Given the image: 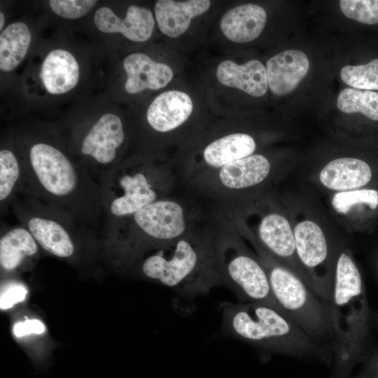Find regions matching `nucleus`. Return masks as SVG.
<instances>
[{
    "label": "nucleus",
    "mask_w": 378,
    "mask_h": 378,
    "mask_svg": "<svg viewBox=\"0 0 378 378\" xmlns=\"http://www.w3.org/2000/svg\"><path fill=\"white\" fill-rule=\"evenodd\" d=\"M105 50L64 26L46 23L13 88L10 118L50 120L102 89Z\"/></svg>",
    "instance_id": "nucleus-1"
},
{
    "label": "nucleus",
    "mask_w": 378,
    "mask_h": 378,
    "mask_svg": "<svg viewBox=\"0 0 378 378\" xmlns=\"http://www.w3.org/2000/svg\"><path fill=\"white\" fill-rule=\"evenodd\" d=\"M6 128L21 156L24 193L58 206L80 223L103 231L99 183L71 154L55 125L32 117L15 118Z\"/></svg>",
    "instance_id": "nucleus-2"
},
{
    "label": "nucleus",
    "mask_w": 378,
    "mask_h": 378,
    "mask_svg": "<svg viewBox=\"0 0 378 378\" xmlns=\"http://www.w3.org/2000/svg\"><path fill=\"white\" fill-rule=\"evenodd\" d=\"M50 121L71 154L99 183L134 153L130 112L102 90L74 103Z\"/></svg>",
    "instance_id": "nucleus-3"
},
{
    "label": "nucleus",
    "mask_w": 378,
    "mask_h": 378,
    "mask_svg": "<svg viewBox=\"0 0 378 378\" xmlns=\"http://www.w3.org/2000/svg\"><path fill=\"white\" fill-rule=\"evenodd\" d=\"M227 219L218 217L175 239L148 247L134 255L139 269L153 279L188 296L223 285L218 244Z\"/></svg>",
    "instance_id": "nucleus-4"
},
{
    "label": "nucleus",
    "mask_w": 378,
    "mask_h": 378,
    "mask_svg": "<svg viewBox=\"0 0 378 378\" xmlns=\"http://www.w3.org/2000/svg\"><path fill=\"white\" fill-rule=\"evenodd\" d=\"M99 185L104 234L144 206L175 192L179 179L171 153H134L103 176Z\"/></svg>",
    "instance_id": "nucleus-5"
},
{
    "label": "nucleus",
    "mask_w": 378,
    "mask_h": 378,
    "mask_svg": "<svg viewBox=\"0 0 378 378\" xmlns=\"http://www.w3.org/2000/svg\"><path fill=\"white\" fill-rule=\"evenodd\" d=\"M286 172L267 155L256 153L180 185L214 212L234 218L273 193Z\"/></svg>",
    "instance_id": "nucleus-6"
},
{
    "label": "nucleus",
    "mask_w": 378,
    "mask_h": 378,
    "mask_svg": "<svg viewBox=\"0 0 378 378\" xmlns=\"http://www.w3.org/2000/svg\"><path fill=\"white\" fill-rule=\"evenodd\" d=\"M333 354L337 365L347 367L371 351L373 314L364 280L352 251L342 244L338 251L330 301Z\"/></svg>",
    "instance_id": "nucleus-7"
},
{
    "label": "nucleus",
    "mask_w": 378,
    "mask_h": 378,
    "mask_svg": "<svg viewBox=\"0 0 378 378\" xmlns=\"http://www.w3.org/2000/svg\"><path fill=\"white\" fill-rule=\"evenodd\" d=\"M218 218L209 206L182 188L118 222L104 234L134 255L169 241Z\"/></svg>",
    "instance_id": "nucleus-8"
},
{
    "label": "nucleus",
    "mask_w": 378,
    "mask_h": 378,
    "mask_svg": "<svg viewBox=\"0 0 378 378\" xmlns=\"http://www.w3.org/2000/svg\"><path fill=\"white\" fill-rule=\"evenodd\" d=\"M224 334L268 352L329 358L332 350L309 337L281 309L259 302L220 304Z\"/></svg>",
    "instance_id": "nucleus-9"
},
{
    "label": "nucleus",
    "mask_w": 378,
    "mask_h": 378,
    "mask_svg": "<svg viewBox=\"0 0 378 378\" xmlns=\"http://www.w3.org/2000/svg\"><path fill=\"white\" fill-rule=\"evenodd\" d=\"M194 107L191 96L178 89L149 97L144 109L130 112L134 153H172L204 130L191 122Z\"/></svg>",
    "instance_id": "nucleus-10"
},
{
    "label": "nucleus",
    "mask_w": 378,
    "mask_h": 378,
    "mask_svg": "<svg viewBox=\"0 0 378 378\" xmlns=\"http://www.w3.org/2000/svg\"><path fill=\"white\" fill-rule=\"evenodd\" d=\"M255 251L282 310L309 337L333 351L334 335L327 304L290 269L262 251Z\"/></svg>",
    "instance_id": "nucleus-11"
},
{
    "label": "nucleus",
    "mask_w": 378,
    "mask_h": 378,
    "mask_svg": "<svg viewBox=\"0 0 378 378\" xmlns=\"http://www.w3.org/2000/svg\"><path fill=\"white\" fill-rule=\"evenodd\" d=\"M244 214H251L257 218L256 223L252 224L234 222L243 237L248 240L255 249L262 251L293 271L314 291L312 281L297 255L289 212L278 202L274 194L264 197L237 216Z\"/></svg>",
    "instance_id": "nucleus-12"
},
{
    "label": "nucleus",
    "mask_w": 378,
    "mask_h": 378,
    "mask_svg": "<svg viewBox=\"0 0 378 378\" xmlns=\"http://www.w3.org/2000/svg\"><path fill=\"white\" fill-rule=\"evenodd\" d=\"M244 239L235 224L227 220L218 244L223 285L233 290L240 302L263 303L282 310L272 295L263 264L248 249Z\"/></svg>",
    "instance_id": "nucleus-13"
},
{
    "label": "nucleus",
    "mask_w": 378,
    "mask_h": 378,
    "mask_svg": "<svg viewBox=\"0 0 378 378\" xmlns=\"http://www.w3.org/2000/svg\"><path fill=\"white\" fill-rule=\"evenodd\" d=\"M10 206L20 224L30 232L38 246L59 258L74 255L78 235L97 232L64 209L24 193H19Z\"/></svg>",
    "instance_id": "nucleus-14"
},
{
    "label": "nucleus",
    "mask_w": 378,
    "mask_h": 378,
    "mask_svg": "<svg viewBox=\"0 0 378 378\" xmlns=\"http://www.w3.org/2000/svg\"><path fill=\"white\" fill-rule=\"evenodd\" d=\"M174 76L172 68L145 51H132L120 56L106 49L102 91L120 104L139 95L166 88Z\"/></svg>",
    "instance_id": "nucleus-15"
},
{
    "label": "nucleus",
    "mask_w": 378,
    "mask_h": 378,
    "mask_svg": "<svg viewBox=\"0 0 378 378\" xmlns=\"http://www.w3.org/2000/svg\"><path fill=\"white\" fill-rule=\"evenodd\" d=\"M290 216L298 259L314 293L327 304L331 298L337 255L343 244L332 237L318 217L305 213Z\"/></svg>",
    "instance_id": "nucleus-16"
},
{
    "label": "nucleus",
    "mask_w": 378,
    "mask_h": 378,
    "mask_svg": "<svg viewBox=\"0 0 378 378\" xmlns=\"http://www.w3.org/2000/svg\"><path fill=\"white\" fill-rule=\"evenodd\" d=\"M46 17L24 14L0 31L1 86L10 90L24 72L46 23Z\"/></svg>",
    "instance_id": "nucleus-17"
},
{
    "label": "nucleus",
    "mask_w": 378,
    "mask_h": 378,
    "mask_svg": "<svg viewBox=\"0 0 378 378\" xmlns=\"http://www.w3.org/2000/svg\"><path fill=\"white\" fill-rule=\"evenodd\" d=\"M94 29L108 36H122L128 41L146 43L156 25L153 10L139 4L128 5L123 14L110 3L99 4L91 14Z\"/></svg>",
    "instance_id": "nucleus-18"
},
{
    "label": "nucleus",
    "mask_w": 378,
    "mask_h": 378,
    "mask_svg": "<svg viewBox=\"0 0 378 378\" xmlns=\"http://www.w3.org/2000/svg\"><path fill=\"white\" fill-rule=\"evenodd\" d=\"M312 178L329 193L378 188V164L356 157H340L314 171Z\"/></svg>",
    "instance_id": "nucleus-19"
},
{
    "label": "nucleus",
    "mask_w": 378,
    "mask_h": 378,
    "mask_svg": "<svg viewBox=\"0 0 378 378\" xmlns=\"http://www.w3.org/2000/svg\"><path fill=\"white\" fill-rule=\"evenodd\" d=\"M330 209L346 228L370 230L378 221V188L329 193Z\"/></svg>",
    "instance_id": "nucleus-20"
},
{
    "label": "nucleus",
    "mask_w": 378,
    "mask_h": 378,
    "mask_svg": "<svg viewBox=\"0 0 378 378\" xmlns=\"http://www.w3.org/2000/svg\"><path fill=\"white\" fill-rule=\"evenodd\" d=\"M309 61L303 52L287 50L269 59L265 69L268 88L276 96L294 90L307 75Z\"/></svg>",
    "instance_id": "nucleus-21"
},
{
    "label": "nucleus",
    "mask_w": 378,
    "mask_h": 378,
    "mask_svg": "<svg viewBox=\"0 0 378 378\" xmlns=\"http://www.w3.org/2000/svg\"><path fill=\"white\" fill-rule=\"evenodd\" d=\"M211 6L209 0H158L153 13L159 31L169 38L183 35L194 18L206 13Z\"/></svg>",
    "instance_id": "nucleus-22"
},
{
    "label": "nucleus",
    "mask_w": 378,
    "mask_h": 378,
    "mask_svg": "<svg viewBox=\"0 0 378 378\" xmlns=\"http://www.w3.org/2000/svg\"><path fill=\"white\" fill-rule=\"evenodd\" d=\"M216 77L220 85L255 97H262L268 88L265 66L257 59L241 64L231 59L223 60L216 67Z\"/></svg>",
    "instance_id": "nucleus-23"
},
{
    "label": "nucleus",
    "mask_w": 378,
    "mask_h": 378,
    "mask_svg": "<svg viewBox=\"0 0 378 378\" xmlns=\"http://www.w3.org/2000/svg\"><path fill=\"white\" fill-rule=\"evenodd\" d=\"M267 18L264 8L246 3L227 10L220 20L219 27L227 40L237 43H248L260 36Z\"/></svg>",
    "instance_id": "nucleus-24"
},
{
    "label": "nucleus",
    "mask_w": 378,
    "mask_h": 378,
    "mask_svg": "<svg viewBox=\"0 0 378 378\" xmlns=\"http://www.w3.org/2000/svg\"><path fill=\"white\" fill-rule=\"evenodd\" d=\"M23 167L18 146L8 130L1 133L0 146V204L4 211L21 192Z\"/></svg>",
    "instance_id": "nucleus-25"
},
{
    "label": "nucleus",
    "mask_w": 378,
    "mask_h": 378,
    "mask_svg": "<svg viewBox=\"0 0 378 378\" xmlns=\"http://www.w3.org/2000/svg\"><path fill=\"white\" fill-rule=\"evenodd\" d=\"M38 244L30 232L20 224L8 228L0 239V265L3 270L12 271L27 257L38 252Z\"/></svg>",
    "instance_id": "nucleus-26"
},
{
    "label": "nucleus",
    "mask_w": 378,
    "mask_h": 378,
    "mask_svg": "<svg viewBox=\"0 0 378 378\" xmlns=\"http://www.w3.org/2000/svg\"><path fill=\"white\" fill-rule=\"evenodd\" d=\"M337 106L345 113H358L378 121V92L346 88L339 94Z\"/></svg>",
    "instance_id": "nucleus-27"
},
{
    "label": "nucleus",
    "mask_w": 378,
    "mask_h": 378,
    "mask_svg": "<svg viewBox=\"0 0 378 378\" xmlns=\"http://www.w3.org/2000/svg\"><path fill=\"white\" fill-rule=\"evenodd\" d=\"M340 76L353 88L378 90V59L365 64L345 66L341 69Z\"/></svg>",
    "instance_id": "nucleus-28"
},
{
    "label": "nucleus",
    "mask_w": 378,
    "mask_h": 378,
    "mask_svg": "<svg viewBox=\"0 0 378 378\" xmlns=\"http://www.w3.org/2000/svg\"><path fill=\"white\" fill-rule=\"evenodd\" d=\"M97 0H49L46 8L56 17L65 20H78L92 14Z\"/></svg>",
    "instance_id": "nucleus-29"
},
{
    "label": "nucleus",
    "mask_w": 378,
    "mask_h": 378,
    "mask_svg": "<svg viewBox=\"0 0 378 378\" xmlns=\"http://www.w3.org/2000/svg\"><path fill=\"white\" fill-rule=\"evenodd\" d=\"M340 7L348 18L365 24H378V0H342Z\"/></svg>",
    "instance_id": "nucleus-30"
},
{
    "label": "nucleus",
    "mask_w": 378,
    "mask_h": 378,
    "mask_svg": "<svg viewBox=\"0 0 378 378\" xmlns=\"http://www.w3.org/2000/svg\"><path fill=\"white\" fill-rule=\"evenodd\" d=\"M26 288L19 284L13 283L5 286L1 292L0 307L6 309L24 300L27 295Z\"/></svg>",
    "instance_id": "nucleus-31"
},
{
    "label": "nucleus",
    "mask_w": 378,
    "mask_h": 378,
    "mask_svg": "<svg viewBox=\"0 0 378 378\" xmlns=\"http://www.w3.org/2000/svg\"><path fill=\"white\" fill-rule=\"evenodd\" d=\"M44 330L45 327L43 324L40 321L36 319L18 322L13 327V333L18 337L31 333L41 334Z\"/></svg>",
    "instance_id": "nucleus-32"
},
{
    "label": "nucleus",
    "mask_w": 378,
    "mask_h": 378,
    "mask_svg": "<svg viewBox=\"0 0 378 378\" xmlns=\"http://www.w3.org/2000/svg\"><path fill=\"white\" fill-rule=\"evenodd\" d=\"M369 358V376L370 378H378V348L370 351L366 357Z\"/></svg>",
    "instance_id": "nucleus-33"
},
{
    "label": "nucleus",
    "mask_w": 378,
    "mask_h": 378,
    "mask_svg": "<svg viewBox=\"0 0 378 378\" xmlns=\"http://www.w3.org/2000/svg\"><path fill=\"white\" fill-rule=\"evenodd\" d=\"M371 264L375 276L376 281L378 284V246L373 251L371 257ZM373 326L378 328V310L372 316Z\"/></svg>",
    "instance_id": "nucleus-34"
}]
</instances>
